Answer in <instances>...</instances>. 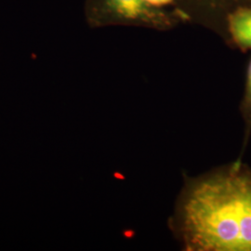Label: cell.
Segmentation results:
<instances>
[{"label": "cell", "mask_w": 251, "mask_h": 251, "mask_svg": "<svg viewBox=\"0 0 251 251\" xmlns=\"http://www.w3.org/2000/svg\"><path fill=\"white\" fill-rule=\"evenodd\" d=\"M178 212L186 250L251 251V171L234 165L197 180Z\"/></svg>", "instance_id": "cell-1"}, {"label": "cell", "mask_w": 251, "mask_h": 251, "mask_svg": "<svg viewBox=\"0 0 251 251\" xmlns=\"http://www.w3.org/2000/svg\"><path fill=\"white\" fill-rule=\"evenodd\" d=\"M84 14L91 28L121 25L167 31L186 24L177 9L155 8L144 0H86Z\"/></svg>", "instance_id": "cell-2"}, {"label": "cell", "mask_w": 251, "mask_h": 251, "mask_svg": "<svg viewBox=\"0 0 251 251\" xmlns=\"http://www.w3.org/2000/svg\"><path fill=\"white\" fill-rule=\"evenodd\" d=\"M251 6V0H175L173 8L191 23L226 38V19L233 10Z\"/></svg>", "instance_id": "cell-3"}, {"label": "cell", "mask_w": 251, "mask_h": 251, "mask_svg": "<svg viewBox=\"0 0 251 251\" xmlns=\"http://www.w3.org/2000/svg\"><path fill=\"white\" fill-rule=\"evenodd\" d=\"M226 39L242 50H251V6L240 7L229 13Z\"/></svg>", "instance_id": "cell-4"}, {"label": "cell", "mask_w": 251, "mask_h": 251, "mask_svg": "<svg viewBox=\"0 0 251 251\" xmlns=\"http://www.w3.org/2000/svg\"><path fill=\"white\" fill-rule=\"evenodd\" d=\"M242 113L248 124V129L251 127V59L249 68H248V75H247V85H246V92L245 97L243 100Z\"/></svg>", "instance_id": "cell-5"}, {"label": "cell", "mask_w": 251, "mask_h": 251, "mask_svg": "<svg viewBox=\"0 0 251 251\" xmlns=\"http://www.w3.org/2000/svg\"><path fill=\"white\" fill-rule=\"evenodd\" d=\"M146 3L155 8L165 9L168 6H173L175 0H144Z\"/></svg>", "instance_id": "cell-6"}]
</instances>
